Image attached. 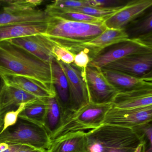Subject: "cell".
<instances>
[{"mask_svg":"<svg viewBox=\"0 0 152 152\" xmlns=\"http://www.w3.org/2000/svg\"><path fill=\"white\" fill-rule=\"evenodd\" d=\"M31 147L6 142H0V152H16L30 148Z\"/></svg>","mask_w":152,"mask_h":152,"instance_id":"1f68e13d","label":"cell"},{"mask_svg":"<svg viewBox=\"0 0 152 152\" xmlns=\"http://www.w3.org/2000/svg\"><path fill=\"white\" fill-rule=\"evenodd\" d=\"M146 143L145 141H143L141 144H140L135 152H146Z\"/></svg>","mask_w":152,"mask_h":152,"instance_id":"836d02e7","label":"cell"},{"mask_svg":"<svg viewBox=\"0 0 152 152\" xmlns=\"http://www.w3.org/2000/svg\"><path fill=\"white\" fill-rule=\"evenodd\" d=\"M48 22H29L0 26V42L36 34H44Z\"/></svg>","mask_w":152,"mask_h":152,"instance_id":"ffe728a7","label":"cell"},{"mask_svg":"<svg viewBox=\"0 0 152 152\" xmlns=\"http://www.w3.org/2000/svg\"><path fill=\"white\" fill-rule=\"evenodd\" d=\"M152 6V0L130 1L115 14L106 19L104 24L109 29H124Z\"/></svg>","mask_w":152,"mask_h":152,"instance_id":"8fae6325","label":"cell"},{"mask_svg":"<svg viewBox=\"0 0 152 152\" xmlns=\"http://www.w3.org/2000/svg\"><path fill=\"white\" fill-rule=\"evenodd\" d=\"M103 68L139 78H152V53L127 56L110 63Z\"/></svg>","mask_w":152,"mask_h":152,"instance_id":"30bf717a","label":"cell"},{"mask_svg":"<svg viewBox=\"0 0 152 152\" xmlns=\"http://www.w3.org/2000/svg\"><path fill=\"white\" fill-rule=\"evenodd\" d=\"M112 107V103H88L66 120L50 137V139L55 140L67 133L98 128L103 124L107 113Z\"/></svg>","mask_w":152,"mask_h":152,"instance_id":"5b68a950","label":"cell"},{"mask_svg":"<svg viewBox=\"0 0 152 152\" xmlns=\"http://www.w3.org/2000/svg\"><path fill=\"white\" fill-rule=\"evenodd\" d=\"M52 53L54 58L57 61L69 64L73 63L75 55L64 48L55 45L52 49Z\"/></svg>","mask_w":152,"mask_h":152,"instance_id":"f1b7e54d","label":"cell"},{"mask_svg":"<svg viewBox=\"0 0 152 152\" xmlns=\"http://www.w3.org/2000/svg\"><path fill=\"white\" fill-rule=\"evenodd\" d=\"M49 18L44 10H22L14 7L10 0H0V26L29 22H48Z\"/></svg>","mask_w":152,"mask_h":152,"instance_id":"7c38bea8","label":"cell"},{"mask_svg":"<svg viewBox=\"0 0 152 152\" xmlns=\"http://www.w3.org/2000/svg\"><path fill=\"white\" fill-rule=\"evenodd\" d=\"M4 83L21 90L39 98L56 96L55 91L36 80L25 76L0 73Z\"/></svg>","mask_w":152,"mask_h":152,"instance_id":"9a60e30c","label":"cell"},{"mask_svg":"<svg viewBox=\"0 0 152 152\" xmlns=\"http://www.w3.org/2000/svg\"><path fill=\"white\" fill-rule=\"evenodd\" d=\"M129 39L124 29L107 28L100 35L81 45L80 51L85 50L91 60L105 49Z\"/></svg>","mask_w":152,"mask_h":152,"instance_id":"5bb4252c","label":"cell"},{"mask_svg":"<svg viewBox=\"0 0 152 152\" xmlns=\"http://www.w3.org/2000/svg\"><path fill=\"white\" fill-rule=\"evenodd\" d=\"M4 84H5V83H4V81H3L1 76L0 75V92H1V91L2 90Z\"/></svg>","mask_w":152,"mask_h":152,"instance_id":"e575fe53","label":"cell"},{"mask_svg":"<svg viewBox=\"0 0 152 152\" xmlns=\"http://www.w3.org/2000/svg\"><path fill=\"white\" fill-rule=\"evenodd\" d=\"M39 98L12 86L4 84L0 92V132L2 130L3 118L6 113L15 110L23 103Z\"/></svg>","mask_w":152,"mask_h":152,"instance_id":"ac0fdd59","label":"cell"},{"mask_svg":"<svg viewBox=\"0 0 152 152\" xmlns=\"http://www.w3.org/2000/svg\"><path fill=\"white\" fill-rule=\"evenodd\" d=\"M42 61L50 63L54 58L52 50L55 44L43 34H36L10 40Z\"/></svg>","mask_w":152,"mask_h":152,"instance_id":"4fadbf2b","label":"cell"},{"mask_svg":"<svg viewBox=\"0 0 152 152\" xmlns=\"http://www.w3.org/2000/svg\"><path fill=\"white\" fill-rule=\"evenodd\" d=\"M46 98H37L26 103L18 118L43 126L47 110Z\"/></svg>","mask_w":152,"mask_h":152,"instance_id":"cb8c5ba5","label":"cell"},{"mask_svg":"<svg viewBox=\"0 0 152 152\" xmlns=\"http://www.w3.org/2000/svg\"><path fill=\"white\" fill-rule=\"evenodd\" d=\"M25 104L23 103L16 110L10 111L5 114L3 118L2 130L0 133L3 132L9 127L13 126L16 123L18 120L19 114L23 109Z\"/></svg>","mask_w":152,"mask_h":152,"instance_id":"f546056e","label":"cell"},{"mask_svg":"<svg viewBox=\"0 0 152 152\" xmlns=\"http://www.w3.org/2000/svg\"><path fill=\"white\" fill-rule=\"evenodd\" d=\"M51 68L53 86L56 98L62 109L64 124L72 115L70 111L68 81L62 67L54 58L51 61Z\"/></svg>","mask_w":152,"mask_h":152,"instance_id":"2e32d148","label":"cell"},{"mask_svg":"<svg viewBox=\"0 0 152 152\" xmlns=\"http://www.w3.org/2000/svg\"><path fill=\"white\" fill-rule=\"evenodd\" d=\"M152 11L143 14L128 25L125 30L129 39H152Z\"/></svg>","mask_w":152,"mask_h":152,"instance_id":"7402d4cb","label":"cell"},{"mask_svg":"<svg viewBox=\"0 0 152 152\" xmlns=\"http://www.w3.org/2000/svg\"><path fill=\"white\" fill-rule=\"evenodd\" d=\"M107 28L104 23H81L49 16L47 29L43 34L55 45L75 55L80 52L81 45L100 35Z\"/></svg>","mask_w":152,"mask_h":152,"instance_id":"7a4b0ae2","label":"cell"},{"mask_svg":"<svg viewBox=\"0 0 152 152\" xmlns=\"http://www.w3.org/2000/svg\"><path fill=\"white\" fill-rule=\"evenodd\" d=\"M129 1L123 0H87L89 7L107 9L121 7Z\"/></svg>","mask_w":152,"mask_h":152,"instance_id":"83f0119b","label":"cell"},{"mask_svg":"<svg viewBox=\"0 0 152 152\" xmlns=\"http://www.w3.org/2000/svg\"><path fill=\"white\" fill-rule=\"evenodd\" d=\"M152 105L133 109H119L112 107L107 113L103 124L132 129L152 122Z\"/></svg>","mask_w":152,"mask_h":152,"instance_id":"9c48e42d","label":"cell"},{"mask_svg":"<svg viewBox=\"0 0 152 152\" xmlns=\"http://www.w3.org/2000/svg\"><path fill=\"white\" fill-rule=\"evenodd\" d=\"M0 142L47 150L52 140L44 126L18 118L15 125L0 133Z\"/></svg>","mask_w":152,"mask_h":152,"instance_id":"277c9868","label":"cell"},{"mask_svg":"<svg viewBox=\"0 0 152 152\" xmlns=\"http://www.w3.org/2000/svg\"><path fill=\"white\" fill-rule=\"evenodd\" d=\"M57 62L62 67L68 81L70 111L72 115L89 103L84 70L76 67L72 64H69L61 61Z\"/></svg>","mask_w":152,"mask_h":152,"instance_id":"ba28073f","label":"cell"},{"mask_svg":"<svg viewBox=\"0 0 152 152\" xmlns=\"http://www.w3.org/2000/svg\"><path fill=\"white\" fill-rule=\"evenodd\" d=\"M91 61V58L88 53L85 50H81L75 55L74 60L72 64L76 67L84 70Z\"/></svg>","mask_w":152,"mask_h":152,"instance_id":"4dcf8cb0","label":"cell"},{"mask_svg":"<svg viewBox=\"0 0 152 152\" xmlns=\"http://www.w3.org/2000/svg\"><path fill=\"white\" fill-rule=\"evenodd\" d=\"M124 7V6H123ZM116 8H101L95 7H85L76 8L69 9L67 10H68V11H74L79 12L89 15L95 17L102 18L105 20L108 18L110 17L114 14L117 12L119 10L123 7ZM56 10V9H52Z\"/></svg>","mask_w":152,"mask_h":152,"instance_id":"484cf974","label":"cell"},{"mask_svg":"<svg viewBox=\"0 0 152 152\" xmlns=\"http://www.w3.org/2000/svg\"><path fill=\"white\" fill-rule=\"evenodd\" d=\"M87 152H135L142 139L132 129L102 124L86 132Z\"/></svg>","mask_w":152,"mask_h":152,"instance_id":"3957f363","label":"cell"},{"mask_svg":"<svg viewBox=\"0 0 152 152\" xmlns=\"http://www.w3.org/2000/svg\"><path fill=\"white\" fill-rule=\"evenodd\" d=\"M47 152H87L86 132H71L52 140Z\"/></svg>","mask_w":152,"mask_h":152,"instance_id":"44dd1931","label":"cell"},{"mask_svg":"<svg viewBox=\"0 0 152 152\" xmlns=\"http://www.w3.org/2000/svg\"><path fill=\"white\" fill-rule=\"evenodd\" d=\"M152 53V41L129 39L105 49L91 59L88 66L101 69L114 61L127 56Z\"/></svg>","mask_w":152,"mask_h":152,"instance_id":"8992f818","label":"cell"},{"mask_svg":"<svg viewBox=\"0 0 152 152\" xmlns=\"http://www.w3.org/2000/svg\"><path fill=\"white\" fill-rule=\"evenodd\" d=\"M16 152H47L46 149H37V148H30L27 149H23V150H20Z\"/></svg>","mask_w":152,"mask_h":152,"instance_id":"d6a6232c","label":"cell"},{"mask_svg":"<svg viewBox=\"0 0 152 152\" xmlns=\"http://www.w3.org/2000/svg\"><path fill=\"white\" fill-rule=\"evenodd\" d=\"M89 7L87 0L75 1V0H58L52 1L47 5L46 8L56 10H67L82 7Z\"/></svg>","mask_w":152,"mask_h":152,"instance_id":"4316f807","label":"cell"},{"mask_svg":"<svg viewBox=\"0 0 152 152\" xmlns=\"http://www.w3.org/2000/svg\"><path fill=\"white\" fill-rule=\"evenodd\" d=\"M113 107L133 109L152 105V88L119 92L115 97Z\"/></svg>","mask_w":152,"mask_h":152,"instance_id":"d6986e66","label":"cell"},{"mask_svg":"<svg viewBox=\"0 0 152 152\" xmlns=\"http://www.w3.org/2000/svg\"><path fill=\"white\" fill-rule=\"evenodd\" d=\"M109 83L118 92L129 91L145 88H152V78H142L114 70L101 69Z\"/></svg>","mask_w":152,"mask_h":152,"instance_id":"e0dca14e","label":"cell"},{"mask_svg":"<svg viewBox=\"0 0 152 152\" xmlns=\"http://www.w3.org/2000/svg\"><path fill=\"white\" fill-rule=\"evenodd\" d=\"M89 102L96 104L112 103L118 91L107 80L101 69L88 66L84 70Z\"/></svg>","mask_w":152,"mask_h":152,"instance_id":"52a82bcc","label":"cell"},{"mask_svg":"<svg viewBox=\"0 0 152 152\" xmlns=\"http://www.w3.org/2000/svg\"><path fill=\"white\" fill-rule=\"evenodd\" d=\"M25 76L36 80L55 91L51 62L42 61L9 41L0 42V73Z\"/></svg>","mask_w":152,"mask_h":152,"instance_id":"6da1fadb","label":"cell"},{"mask_svg":"<svg viewBox=\"0 0 152 152\" xmlns=\"http://www.w3.org/2000/svg\"><path fill=\"white\" fill-rule=\"evenodd\" d=\"M47 106L44 126L50 137L62 126L63 113L56 96L46 98Z\"/></svg>","mask_w":152,"mask_h":152,"instance_id":"603a6c76","label":"cell"},{"mask_svg":"<svg viewBox=\"0 0 152 152\" xmlns=\"http://www.w3.org/2000/svg\"><path fill=\"white\" fill-rule=\"evenodd\" d=\"M49 16H56L66 20L81 23L100 24L104 23V19L91 16L79 12L59 10L47 9L44 10Z\"/></svg>","mask_w":152,"mask_h":152,"instance_id":"d4e9b609","label":"cell"}]
</instances>
